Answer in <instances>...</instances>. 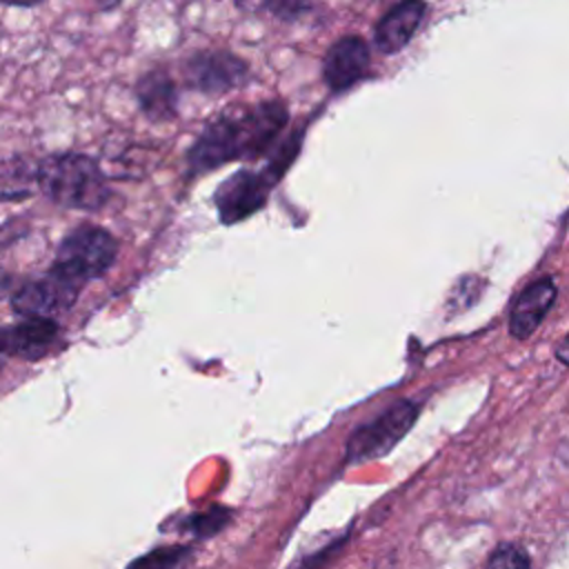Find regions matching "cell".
Listing matches in <instances>:
<instances>
[{
	"instance_id": "14",
	"label": "cell",
	"mask_w": 569,
	"mask_h": 569,
	"mask_svg": "<svg viewBox=\"0 0 569 569\" xmlns=\"http://www.w3.org/2000/svg\"><path fill=\"white\" fill-rule=\"evenodd\" d=\"M242 13H269L282 22H293L307 13L313 0H233Z\"/></svg>"
},
{
	"instance_id": "13",
	"label": "cell",
	"mask_w": 569,
	"mask_h": 569,
	"mask_svg": "<svg viewBox=\"0 0 569 569\" xmlns=\"http://www.w3.org/2000/svg\"><path fill=\"white\" fill-rule=\"evenodd\" d=\"M60 329L53 318H27L9 329L11 353L22 360L44 358L58 342Z\"/></svg>"
},
{
	"instance_id": "3",
	"label": "cell",
	"mask_w": 569,
	"mask_h": 569,
	"mask_svg": "<svg viewBox=\"0 0 569 569\" xmlns=\"http://www.w3.org/2000/svg\"><path fill=\"white\" fill-rule=\"evenodd\" d=\"M302 136H305V129H298L287 140H282L276 149V156L260 171L240 169L218 184L213 193V202H216L220 222L224 224L240 222L264 207L271 189L280 182L289 164L296 160L302 147Z\"/></svg>"
},
{
	"instance_id": "19",
	"label": "cell",
	"mask_w": 569,
	"mask_h": 569,
	"mask_svg": "<svg viewBox=\"0 0 569 569\" xmlns=\"http://www.w3.org/2000/svg\"><path fill=\"white\" fill-rule=\"evenodd\" d=\"M556 358H558L565 367H569V333L560 340V345H558V349H556Z\"/></svg>"
},
{
	"instance_id": "7",
	"label": "cell",
	"mask_w": 569,
	"mask_h": 569,
	"mask_svg": "<svg viewBox=\"0 0 569 569\" xmlns=\"http://www.w3.org/2000/svg\"><path fill=\"white\" fill-rule=\"evenodd\" d=\"M82 282L58 271L51 267V271L42 278L24 282L13 293V309L18 313H24L27 318H51L53 313L71 307L80 293Z\"/></svg>"
},
{
	"instance_id": "22",
	"label": "cell",
	"mask_w": 569,
	"mask_h": 569,
	"mask_svg": "<svg viewBox=\"0 0 569 569\" xmlns=\"http://www.w3.org/2000/svg\"><path fill=\"white\" fill-rule=\"evenodd\" d=\"M7 289H9V276H7L4 269L0 267V298L7 293Z\"/></svg>"
},
{
	"instance_id": "10",
	"label": "cell",
	"mask_w": 569,
	"mask_h": 569,
	"mask_svg": "<svg viewBox=\"0 0 569 569\" xmlns=\"http://www.w3.org/2000/svg\"><path fill=\"white\" fill-rule=\"evenodd\" d=\"M556 300V282L540 278L525 287L509 313V331L516 340H527L542 322Z\"/></svg>"
},
{
	"instance_id": "5",
	"label": "cell",
	"mask_w": 569,
	"mask_h": 569,
	"mask_svg": "<svg viewBox=\"0 0 569 569\" xmlns=\"http://www.w3.org/2000/svg\"><path fill=\"white\" fill-rule=\"evenodd\" d=\"M249 62L229 49H198L180 60V80L204 96H222L249 80Z\"/></svg>"
},
{
	"instance_id": "15",
	"label": "cell",
	"mask_w": 569,
	"mask_h": 569,
	"mask_svg": "<svg viewBox=\"0 0 569 569\" xmlns=\"http://www.w3.org/2000/svg\"><path fill=\"white\" fill-rule=\"evenodd\" d=\"M189 558L191 551L187 547H160L140 556L127 569H187Z\"/></svg>"
},
{
	"instance_id": "6",
	"label": "cell",
	"mask_w": 569,
	"mask_h": 569,
	"mask_svg": "<svg viewBox=\"0 0 569 569\" xmlns=\"http://www.w3.org/2000/svg\"><path fill=\"white\" fill-rule=\"evenodd\" d=\"M418 418V405L411 400H398L376 420L356 429L347 442V460L365 462L389 453L402 436L413 427Z\"/></svg>"
},
{
	"instance_id": "21",
	"label": "cell",
	"mask_w": 569,
	"mask_h": 569,
	"mask_svg": "<svg viewBox=\"0 0 569 569\" xmlns=\"http://www.w3.org/2000/svg\"><path fill=\"white\" fill-rule=\"evenodd\" d=\"M42 2L44 0H0V4H9V7H36Z\"/></svg>"
},
{
	"instance_id": "17",
	"label": "cell",
	"mask_w": 569,
	"mask_h": 569,
	"mask_svg": "<svg viewBox=\"0 0 569 569\" xmlns=\"http://www.w3.org/2000/svg\"><path fill=\"white\" fill-rule=\"evenodd\" d=\"M482 289V280H478L476 276H465L456 282V287L451 289L449 293V300H447V307L451 311H462V309H469L473 305L471 298H467V293H480Z\"/></svg>"
},
{
	"instance_id": "11",
	"label": "cell",
	"mask_w": 569,
	"mask_h": 569,
	"mask_svg": "<svg viewBox=\"0 0 569 569\" xmlns=\"http://www.w3.org/2000/svg\"><path fill=\"white\" fill-rule=\"evenodd\" d=\"M425 11L427 7L422 0H400L396 7H391L376 24L373 40L378 51L387 56L400 51L418 31Z\"/></svg>"
},
{
	"instance_id": "1",
	"label": "cell",
	"mask_w": 569,
	"mask_h": 569,
	"mask_svg": "<svg viewBox=\"0 0 569 569\" xmlns=\"http://www.w3.org/2000/svg\"><path fill=\"white\" fill-rule=\"evenodd\" d=\"M287 124L289 109L282 98L229 104L200 129L187 149L189 176H200L236 160H256L276 147Z\"/></svg>"
},
{
	"instance_id": "18",
	"label": "cell",
	"mask_w": 569,
	"mask_h": 569,
	"mask_svg": "<svg viewBox=\"0 0 569 569\" xmlns=\"http://www.w3.org/2000/svg\"><path fill=\"white\" fill-rule=\"evenodd\" d=\"M9 356H13L11 353V342H9V329H0V369L4 367Z\"/></svg>"
},
{
	"instance_id": "20",
	"label": "cell",
	"mask_w": 569,
	"mask_h": 569,
	"mask_svg": "<svg viewBox=\"0 0 569 569\" xmlns=\"http://www.w3.org/2000/svg\"><path fill=\"white\" fill-rule=\"evenodd\" d=\"M122 2H124V0H93V4H96L98 11H111V9L120 7Z\"/></svg>"
},
{
	"instance_id": "4",
	"label": "cell",
	"mask_w": 569,
	"mask_h": 569,
	"mask_svg": "<svg viewBox=\"0 0 569 569\" xmlns=\"http://www.w3.org/2000/svg\"><path fill=\"white\" fill-rule=\"evenodd\" d=\"M116 238L96 224L76 227L62 238L56 251L53 267L80 282L104 276L116 262Z\"/></svg>"
},
{
	"instance_id": "2",
	"label": "cell",
	"mask_w": 569,
	"mask_h": 569,
	"mask_svg": "<svg viewBox=\"0 0 569 569\" xmlns=\"http://www.w3.org/2000/svg\"><path fill=\"white\" fill-rule=\"evenodd\" d=\"M40 191L67 209L98 211L111 198L100 162L82 151H56L40 160Z\"/></svg>"
},
{
	"instance_id": "8",
	"label": "cell",
	"mask_w": 569,
	"mask_h": 569,
	"mask_svg": "<svg viewBox=\"0 0 569 569\" xmlns=\"http://www.w3.org/2000/svg\"><path fill=\"white\" fill-rule=\"evenodd\" d=\"M133 96L149 122L164 124L178 118V82L167 67L156 64L142 71L133 82Z\"/></svg>"
},
{
	"instance_id": "12",
	"label": "cell",
	"mask_w": 569,
	"mask_h": 569,
	"mask_svg": "<svg viewBox=\"0 0 569 569\" xmlns=\"http://www.w3.org/2000/svg\"><path fill=\"white\" fill-rule=\"evenodd\" d=\"M40 191V160L29 153L0 158V202H20Z\"/></svg>"
},
{
	"instance_id": "9",
	"label": "cell",
	"mask_w": 569,
	"mask_h": 569,
	"mask_svg": "<svg viewBox=\"0 0 569 569\" xmlns=\"http://www.w3.org/2000/svg\"><path fill=\"white\" fill-rule=\"evenodd\" d=\"M369 60V44L360 36H342L322 58V80L331 91H345L367 76Z\"/></svg>"
},
{
	"instance_id": "16",
	"label": "cell",
	"mask_w": 569,
	"mask_h": 569,
	"mask_svg": "<svg viewBox=\"0 0 569 569\" xmlns=\"http://www.w3.org/2000/svg\"><path fill=\"white\" fill-rule=\"evenodd\" d=\"M485 569H531V562L520 545L502 542L491 551Z\"/></svg>"
}]
</instances>
